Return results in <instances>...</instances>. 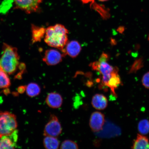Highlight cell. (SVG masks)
Returning a JSON list of instances; mask_svg holds the SVG:
<instances>
[{
  "label": "cell",
  "instance_id": "cell-5",
  "mask_svg": "<svg viewBox=\"0 0 149 149\" xmlns=\"http://www.w3.org/2000/svg\"><path fill=\"white\" fill-rule=\"evenodd\" d=\"M14 1L16 8L30 14L38 10L42 0H14Z\"/></svg>",
  "mask_w": 149,
  "mask_h": 149
},
{
  "label": "cell",
  "instance_id": "cell-15",
  "mask_svg": "<svg viewBox=\"0 0 149 149\" xmlns=\"http://www.w3.org/2000/svg\"><path fill=\"white\" fill-rule=\"evenodd\" d=\"M32 40L33 43L40 41L45 35L46 29L44 28L33 25L31 27Z\"/></svg>",
  "mask_w": 149,
  "mask_h": 149
},
{
  "label": "cell",
  "instance_id": "cell-19",
  "mask_svg": "<svg viewBox=\"0 0 149 149\" xmlns=\"http://www.w3.org/2000/svg\"><path fill=\"white\" fill-rule=\"evenodd\" d=\"M138 130L140 134H148L149 133V120L144 119L140 121L138 125Z\"/></svg>",
  "mask_w": 149,
  "mask_h": 149
},
{
  "label": "cell",
  "instance_id": "cell-23",
  "mask_svg": "<svg viewBox=\"0 0 149 149\" xmlns=\"http://www.w3.org/2000/svg\"><path fill=\"white\" fill-rule=\"evenodd\" d=\"M83 3H91V5H94L95 4V0H81Z\"/></svg>",
  "mask_w": 149,
  "mask_h": 149
},
{
  "label": "cell",
  "instance_id": "cell-8",
  "mask_svg": "<svg viewBox=\"0 0 149 149\" xmlns=\"http://www.w3.org/2000/svg\"><path fill=\"white\" fill-rule=\"evenodd\" d=\"M64 56V54L57 50L48 49L45 51L43 61L47 65L53 66L60 63Z\"/></svg>",
  "mask_w": 149,
  "mask_h": 149
},
{
  "label": "cell",
  "instance_id": "cell-11",
  "mask_svg": "<svg viewBox=\"0 0 149 149\" xmlns=\"http://www.w3.org/2000/svg\"><path fill=\"white\" fill-rule=\"evenodd\" d=\"M81 50V45L79 42L74 40L68 42L65 46L64 54L72 58H75L79 55Z\"/></svg>",
  "mask_w": 149,
  "mask_h": 149
},
{
  "label": "cell",
  "instance_id": "cell-14",
  "mask_svg": "<svg viewBox=\"0 0 149 149\" xmlns=\"http://www.w3.org/2000/svg\"><path fill=\"white\" fill-rule=\"evenodd\" d=\"M132 148L134 149H149V141L148 137L138 134L136 139L134 141Z\"/></svg>",
  "mask_w": 149,
  "mask_h": 149
},
{
  "label": "cell",
  "instance_id": "cell-12",
  "mask_svg": "<svg viewBox=\"0 0 149 149\" xmlns=\"http://www.w3.org/2000/svg\"><path fill=\"white\" fill-rule=\"evenodd\" d=\"M108 103L107 98L102 94L95 95L92 98V104L93 107L98 110L105 109L107 107Z\"/></svg>",
  "mask_w": 149,
  "mask_h": 149
},
{
  "label": "cell",
  "instance_id": "cell-3",
  "mask_svg": "<svg viewBox=\"0 0 149 149\" xmlns=\"http://www.w3.org/2000/svg\"><path fill=\"white\" fill-rule=\"evenodd\" d=\"M109 56L103 53L97 61L92 63L91 66L93 69L98 72L102 75V83L107 86L108 81L117 67H113L109 64Z\"/></svg>",
  "mask_w": 149,
  "mask_h": 149
},
{
  "label": "cell",
  "instance_id": "cell-24",
  "mask_svg": "<svg viewBox=\"0 0 149 149\" xmlns=\"http://www.w3.org/2000/svg\"><path fill=\"white\" fill-rule=\"evenodd\" d=\"M98 1H100L104 2L109 1V0H98Z\"/></svg>",
  "mask_w": 149,
  "mask_h": 149
},
{
  "label": "cell",
  "instance_id": "cell-21",
  "mask_svg": "<svg viewBox=\"0 0 149 149\" xmlns=\"http://www.w3.org/2000/svg\"><path fill=\"white\" fill-rule=\"evenodd\" d=\"M141 82L145 88L149 89V72H146L143 75Z\"/></svg>",
  "mask_w": 149,
  "mask_h": 149
},
{
  "label": "cell",
  "instance_id": "cell-17",
  "mask_svg": "<svg viewBox=\"0 0 149 149\" xmlns=\"http://www.w3.org/2000/svg\"><path fill=\"white\" fill-rule=\"evenodd\" d=\"M26 92L28 96L31 97L38 96L41 92L40 87L38 84L31 83L26 87Z\"/></svg>",
  "mask_w": 149,
  "mask_h": 149
},
{
  "label": "cell",
  "instance_id": "cell-1",
  "mask_svg": "<svg viewBox=\"0 0 149 149\" xmlns=\"http://www.w3.org/2000/svg\"><path fill=\"white\" fill-rule=\"evenodd\" d=\"M23 64L20 62L17 48L3 43L2 54L0 57V70L10 75L15 73Z\"/></svg>",
  "mask_w": 149,
  "mask_h": 149
},
{
  "label": "cell",
  "instance_id": "cell-4",
  "mask_svg": "<svg viewBox=\"0 0 149 149\" xmlns=\"http://www.w3.org/2000/svg\"><path fill=\"white\" fill-rule=\"evenodd\" d=\"M17 126L15 115L8 111H0V138L11 134Z\"/></svg>",
  "mask_w": 149,
  "mask_h": 149
},
{
  "label": "cell",
  "instance_id": "cell-25",
  "mask_svg": "<svg viewBox=\"0 0 149 149\" xmlns=\"http://www.w3.org/2000/svg\"><path fill=\"white\" fill-rule=\"evenodd\" d=\"M148 40H149V35L148 37Z\"/></svg>",
  "mask_w": 149,
  "mask_h": 149
},
{
  "label": "cell",
  "instance_id": "cell-22",
  "mask_svg": "<svg viewBox=\"0 0 149 149\" xmlns=\"http://www.w3.org/2000/svg\"><path fill=\"white\" fill-rule=\"evenodd\" d=\"M26 87L25 86H21L18 87L17 90L18 92L20 94H23L26 91Z\"/></svg>",
  "mask_w": 149,
  "mask_h": 149
},
{
  "label": "cell",
  "instance_id": "cell-16",
  "mask_svg": "<svg viewBox=\"0 0 149 149\" xmlns=\"http://www.w3.org/2000/svg\"><path fill=\"white\" fill-rule=\"evenodd\" d=\"M44 146L48 149H56L59 148L60 143L56 137L46 136L43 140Z\"/></svg>",
  "mask_w": 149,
  "mask_h": 149
},
{
  "label": "cell",
  "instance_id": "cell-7",
  "mask_svg": "<svg viewBox=\"0 0 149 149\" xmlns=\"http://www.w3.org/2000/svg\"><path fill=\"white\" fill-rule=\"evenodd\" d=\"M105 123V116L100 112L95 111L91 115L89 120V126L92 131L98 132L101 130Z\"/></svg>",
  "mask_w": 149,
  "mask_h": 149
},
{
  "label": "cell",
  "instance_id": "cell-20",
  "mask_svg": "<svg viewBox=\"0 0 149 149\" xmlns=\"http://www.w3.org/2000/svg\"><path fill=\"white\" fill-rule=\"evenodd\" d=\"M60 148L61 149H79V146L74 141L70 140H66L63 141L61 145Z\"/></svg>",
  "mask_w": 149,
  "mask_h": 149
},
{
  "label": "cell",
  "instance_id": "cell-9",
  "mask_svg": "<svg viewBox=\"0 0 149 149\" xmlns=\"http://www.w3.org/2000/svg\"><path fill=\"white\" fill-rule=\"evenodd\" d=\"M17 130L11 134L0 138V149H14L16 148L18 138Z\"/></svg>",
  "mask_w": 149,
  "mask_h": 149
},
{
  "label": "cell",
  "instance_id": "cell-18",
  "mask_svg": "<svg viewBox=\"0 0 149 149\" xmlns=\"http://www.w3.org/2000/svg\"><path fill=\"white\" fill-rule=\"evenodd\" d=\"M11 85L8 74L0 70V88H6Z\"/></svg>",
  "mask_w": 149,
  "mask_h": 149
},
{
  "label": "cell",
  "instance_id": "cell-6",
  "mask_svg": "<svg viewBox=\"0 0 149 149\" xmlns=\"http://www.w3.org/2000/svg\"><path fill=\"white\" fill-rule=\"evenodd\" d=\"M62 127L57 117L51 115L49 120L45 127L44 135L54 137H57L62 132Z\"/></svg>",
  "mask_w": 149,
  "mask_h": 149
},
{
  "label": "cell",
  "instance_id": "cell-2",
  "mask_svg": "<svg viewBox=\"0 0 149 149\" xmlns=\"http://www.w3.org/2000/svg\"><path fill=\"white\" fill-rule=\"evenodd\" d=\"M68 30L64 25L56 24L46 29L45 42L48 46L61 50L64 54L68 41Z\"/></svg>",
  "mask_w": 149,
  "mask_h": 149
},
{
  "label": "cell",
  "instance_id": "cell-13",
  "mask_svg": "<svg viewBox=\"0 0 149 149\" xmlns=\"http://www.w3.org/2000/svg\"><path fill=\"white\" fill-rule=\"evenodd\" d=\"M118 69L117 68L112 74L110 78L108 81L107 86L110 89L113 96H116L115 89L118 88L121 84V79L118 74Z\"/></svg>",
  "mask_w": 149,
  "mask_h": 149
},
{
  "label": "cell",
  "instance_id": "cell-10",
  "mask_svg": "<svg viewBox=\"0 0 149 149\" xmlns=\"http://www.w3.org/2000/svg\"><path fill=\"white\" fill-rule=\"evenodd\" d=\"M46 102L50 107L52 109H58L62 105L63 99L59 93L52 92L47 95Z\"/></svg>",
  "mask_w": 149,
  "mask_h": 149
}]
</instances>
